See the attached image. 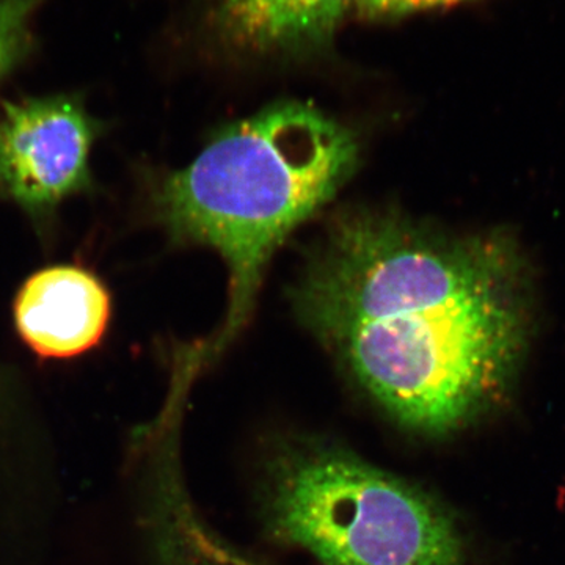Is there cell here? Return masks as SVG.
Here are the masks:
<instances>
[{"label":"cell","instance_id":"obj_1","mask_svg":"<svg viewBox=\"0 0 565 565\" xmlns=\"http://www.w3.org/2000/svg\"><path fill=\"white\" fill-rule=\"evenodd\" d=\"M515 252L403 214L341 212L292 288L297 315L404 433L473 422L514 374L527 316Z\"/></svg>","mask_w":565,"mask_h":565},{"label":"cell","instance_id":"obj_2","mask_svg":"<svg viewBox=\"0 0 565 565\" xmlns=\"http://www.w3.org/2000/svg\"><path fill=\"white\" fill-rule=\"evenodd\" d=\"M359 161L348 126L288 102L221 129L188 167L154 182V222L174 243L210 247L228 267V307L206 340L210 359L244 329L282 241L337 195Z\"/></svg>","mask_w":565,"mask_h":565},{"label":"cell","instance_id":"obj_3","mask_svg":"<svg viewBox=\"0 0 565 565\" xmlns=\"http://www.w3.org/2000/svg\"><path fill=\"white\" fill-rule=\"evenodd\" d=\"M256 498L264 531L323 565H467L444 505L330 438H273Z\"/></svg>","mask_w":565,"mask_h":565},{"label":"cell","instance_id":"obj_4","mask_svg":"<svg viewBox=\"0 0 565 565\" xmlns=\"http://www.w3.org/2000/svg\"><path fill=\"white\" fill-rule=\"evenodd\" d=\"M99 122L73 95L2 104L0 192L33 217L50 215L92 185Z\"/></svg>","mask_w":565,"mask_h":565},{"label":"cell","instance_id":"obj_5","mask_svg":"<svg viewBox=\"0 0 565 565\" xmlns=\"http://www.w3.org/2000/svg\"><path fill=\"white\" fill-rule=\"evenodd\" d=\"M14 326L43 359H73L102 343L111 316L104 282L79 266H52L33 274L17 294Z\"/></svg>","mask_w":565,"mask_h":565},{"label":"cell","instance_id":"obj_6","mask_svg":"<svg viewBox=\"0 0 565 565\" xmlns=\"http://www.w3.org/2000/svg\"><path fill=\"white\" fill-rule=\"evenodd\" d=\"M356 0H214L222 39L253 55L292 54L332 40Z\"/></svg>","mask_w":565,"mask_h":565},{"label":"cell","instance_id":"obj_7","mask_svg":"<svg viewBox=\"0 0 565 565\" xmlns=\"http://www.w3.org/2000/svg\"><path fill=\"white\" fill-rule=\"evenodd\" d=\"M43 0H0V82L33 51L32 21Z\"/></svg>","mask_w":565,"mask_h":565},{"label":"cell","instance_id":"obj_8","mask_svg":"<svg viewBox=\"0 0 565 565\" xmlns=\"http://www.w3.org/2000/svg\"><path fill=\"white\" fill-rule=\"evenodd\" d=\"M468 0H356L355 13L364 18H396L444 10Z\"/></svg>","mask_w":565,"mask_h":565}]
</instances>
